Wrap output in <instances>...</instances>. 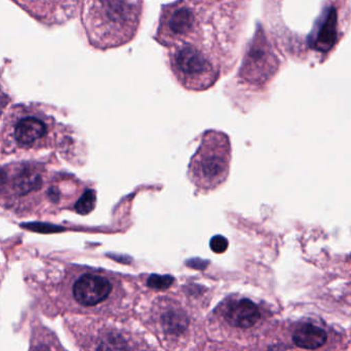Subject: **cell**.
Wrapping results in <instances>:
<instances>
[{"mask_svg": "<svg viewBox=\"0 0 351 351\" xmlns=\"http://www.w3.org/2000/svg\"><path fill=\"white\" fill-rule=\"evenodd\" d=\"M178 0L162 8L156 38L168 51L169 65L186 90L212 88L234 55L239 24L229 5Z\"/></svg>", "mask_w": 351, "mask_h": 351, "instance_id": "6da1fadb", "label": "cell"}, {"mask_svg": "<svg viewBox=\"0 0 351 351\" xmlns=\"http://www.w3.org/2000/svg\"><path fill=\"white\" fill-rule=\"evenodd\" d=\"M142 0H86L84 26L94 47L113 49L130 43L141 23Z\"/></svg>", "mask_w": 351, "mask_h": 351, "instance_id": "7a4b0ae2", "label": "cell"}, {"mask_svg": "<svg viewBox=\"0 0 351 351\" xmlns=\"http://www.w3.org/2000/svg\"><path fill=\"white\" fill-rule=\"evenodd\" d=\"M232 148L227 134L210 130L188 166V177L200 192H210L226 182L230 172Z\"/></svg>", "mask_w": 351, "mask_h": 351, "instance_id": "3957f363", "label": "cell"}, {"mask_svg": "<svg viewBox=\"0 0 351 351\" xmlns=\"http://www.w3.org/2000/svg\"><path fill=\"white\" fill-rule=\"evenodd\" d=\"M3 184L0 191V204L14 210H29L34 206L33 200H36L40 193L45 194L49 200V190L45 186V168L40 165L22 164L14 167H5Z\"/></svg>", "mask_w": 351, "mask_h": 351, "instance_id": "277c9868", "label": "cell"}, {"mask_svg": "<svg viewBox=\"0 0 351 351\" xmlns=\"http://www.w3.org/2000/svg\"><path fill=\"white\" fill-rule=\"evenodd\" d=\"M53 121L45 115L25 111L16 115L8 128V140L16 150L43 149L53 141Z\"/></svg>", "mask_w": 351, "mask_h": 351, "instance_id": "5b68a950", "label": "cell"}, {"mask_svg": "<svg viewBox=\"0 0 351 351\" xmlns=\"http://www.w3.org/2000/svg\"><path fill=\"white\" fill-rule=\"evenodd\" d=\"M276 69V58L270 51L265 36L263 33H257L245 53L239 77L250 86H262Z\"/></svg>", "mask_w": 351, "mask_h": 351, "instance_id": "8992f818", "label": "cell"}, {"mask_svg": "<svg viewBox=\"0 0 351 351\" xmlns=\"http://www.w3.org/2000/svg\"><path fill=\"white\" fill-rule=\"evenodd\" d=\"M112 289V282L106 276L95 271L77 274L69 286L73 300L84 307H92L104 302L110 296Z\"/></svg>", "mask_w": 351, "mask_h": 351, "instance_id": "52a82bcc", "label": "cell"}, {"mask_svg": "<svg viewBox=\"0 0 351 351\" xmlns=\"http://www.w3.org/2000/svg\"><path fill=\"white\" fill-rule=\"evenodd\" d=\"M328 333L324 328L313 323H302L295 329L293 342L305 350H317L326 346Z\"/></svg>", "mask_w": 351, "mask_h": 351, "instance_id": "ba28073f", "label": "cell"}, {"mask_svg": "<svg viewBox=\"0 0 351 351\" xmlns=\"http://www.w3.org/2000/svg\"><path fill=\"white\" fill-rule=\"evenodd\" d=\"M226 319L231 326L247 329L253 327L260 319L259 309L255 303L247 299H243L229 306Z\"/></svg>", "mask_w": 351, "mask_h": 351, "instance_id": "9c48e42d", "label": "cell"}, {"mask_svg": "<svg viewBox=\"0 0 351 351\" xmlns=\"http://www.w3.org/2000/svg\"><path fill=\"white\" fill-rule=\"evenodd\" d=\"M337 10L332 8L313 43V47L317 51L327 53L334 47L337 39Z\"/></svg>", "mask_w": 351, "mask_h": 351, "instance_id": "30bf717a", "label": "cell"}, {"mask_svg": "<svg viewBox=\"0 0 351 351\" xmlns=\"http://www.w3.org/2000/svg\"><path fill=\"white\" fill-rule=\"evenodd\" d=\"M34 16H49L59 8H71L76 0H14Z\"/></svg>", "mask_w": 351, "mask_h": 351, "instance_id": "8fae6325", "label": "cell"}, {"mask_svg": "<svg viewBox=\"0 0 351 351\" xmlns=\"http://www.w3.org/2000/svg\"><path fill=\"white\" fill-rule=\"evenodd\" d=\"M95 204H96V192L94 190H86L74 208L78 214L86 215L92 212L93 208H95Z\"/></svg>", "mask_w": 351, "mask_h": 351, "instance_id": "7c38bea8", "label": "cell"}, {"mask_svg": "<svg viewBox=\"0 0 351 351\" xmlns=\"http://www.w3.org/2000/svg\"><path fill=\"white\" fill-rule=\"evenodd\" d=\"M186 317L177 313H167L164 319L165 327L169 332L183 331L186 327Z\"/></svg>", "mask_w": 351, "mask_h": 351, "instance_id": "4fadbf2b", "label": "cell"}, {"mask_svg": "<svg viewBox=\"0 0 351 351\" xmlns=\"http://www.w3.org/2000/svg\"><path fill=\"white\" fill-rule=\"evenodd\" d=\"M174 280L171 276H152L148 280V286L154 289H167L173 284Z\"/></svg>", "mask_w": 351, "mask_h": 351, "instance_id": "5bb4252c", "label": "cell"}, {"mask_svg": "<svg viewBox=\"0 0 351 351\" xmlns=\"http://www.w3.org/2000/svg\"><path fill=\"white\" fill-rule=\"evenodd\" d=\"M210 249L214 253L222 254L226 251L228 247V241L225 237H221V235H216L210 239Z\"/></svg>", "mask_w": 351, "mask_h": 351, "instance_id": "9a60e30c", "label": "cell"}, {"mask_svg": "<svg viewBox=\"0 0 351 351\" xmlns=\"http://www.w3.org/2000/svg\"><path fill=\"white\" fill-rule=\"evenodd\" d=\"M8 103V97L6 96L5 93L2 92L1 88H0V113L1 111L5 108L6 105Z\"/></svg>", "mask_w": 351, "mask_h": 351, "instance_id": "2e32d148", "label": "cell"}, {"mask_svg": "<svg viewBox=\"0 0 351 351\" xmlns=\"http://www.w3.org/2000/svg\"><path fill=\"white\" fill-rule=\"evenodd\" d=\"M194 1L206 2V3H217V2L221 1V0H194Z\"/></svg>", "mask_w": 351, "mask_h": 351, "instance_id": "e0dca14e", "label": "cell"}]
</instances>
